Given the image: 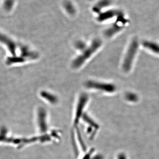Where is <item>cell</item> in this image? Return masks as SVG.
I'll use <instances>...</instances> for the list:
<instances>
[{"label":"cell","mask_w":159,"mask_h":159,"mask_svg":"<svg viewBox=\"0 0 159 159\" xmlns=\"http://www.w3.org/2000/svg\"><path fill=\"white\" fill-rule=\"evenodd\" d=\"M0 43L6 47L9 55L6 59L7 65L18 64L30 60H35L39 54L28 46L19 43L14 39L0 32Z\"/></svg>","instance_id":"6da1fadb"},{"label":"cell","mask_w":159,"mask_h":159,"mask_svg":"<svg viewBox=\"0 0 159 159\" xmlns=\"http://www.w3.org/2000/svg\"><path fill=\"white\" fill-rule=\"evenodd\" d=\"M138 39L134 38L131 41L123 59L122 68L125 73H128L132 68L134 60L138 54L139 48Z\"/></svg>","instance_id":"7a4b0ae2"},{"label":"cell","mask_w":159,"mask_h":159,"mask_svg":"<svg viewBox=\"0 0 159 159\" xmlns=\"http://www.w3.org/2000/svg\"><path fill=\"white\" fill-rule=\"evenodd\" d=\"M102 42L99 39L93 41L90 45L83 51L82 54L77 57L72 63V66L74 69L79 68L94 54L101 47Z\"/></svg>","instance_id":"3957f363"},{"label":"cell","mask_w":159,"mask_h":159,"mask_svg":"<svg viewBox=\"0 0 159 159\" xmlns=\"http://www.w3.org/2000/svg\"><path fill=\"white\" fill-rule=\"evenodd\" d=\"M85 86L89 89H95L108 93H113L117 89L116 86L113 84L89 80L86 82Z\"/></svg>","instance_id":"277c9868"},{"label":"cell","mask_w":159,"mask_h":159,"mask_svg":"<svg viewBox=\"0 0 159 159\" xmlns=\"http://www.w3.org/2000/svg\"><path fill=\"white\" fill-rule=\"evenodd\" d=\"M142 47L149 52L159 56V43L153 41L145 40L142 41Z\"/></svg>","instance_id":"5b68a950"},{"label":"cell","mask_w":159,"mask_h":159,"mask_svg":"<svg viewBox=\"0 0 159 159\" xmlns=\"http://www.w3.org/2000/svg\"><path fill=\"white\" fill-rule=\"evenodd\" d=\"M38 124L39 125L40 130L42 132H44L47 130V121H46V111L44 109L40 108L38 111Z\"/></svg>","instance_id":"8992f818"},{"label":"cell","mask_w":159,"mask_h":159,"mask_svg":"<svg viewBox=\"0 0 159 159\" xmlns=\"http://www.w3.org/2000/svg\"><path fill=\"white\" fill-rule=\"evenodd\" d=\"M123 29L122 26H119L118 24H115L111 27L110 29L105 31V35L107 37L110 38L113 36L114 34H116L119 31H121Z\"/></svg>","instance_id":"52a82bcc"},{"label":"cell","mask_w":159,"mask_h":159,"mask_svg":"<svg viewBox=\"0 0 159 159\" xmlns=\"http://www.w3.org/2000/svg\"><path fill=\"white\" fill-rule=\"evenodd\" d=\"M41 96L52 104H55L58 101L57 97L47 91H42Z\"/></svg>","instance_id":"ba28073f"},{"label":"cell","mask_w":159,"mask_h":159,"mask_svg":"<svg viewBox=\"0 0 159 159\" xmlns=\"http://www.w3.org/2000/svg\"><path fill=\"white\" fill-rule=\"evenodd\" d=\"M117 14H119V13L116 11H108V12H106L104 14L100 16L99 17V20H105L111 18V17H114L115 16L117 15Z\"/></svg>","instance_id":"9c48e42d"},{"label":"cell","mask_w":159,"mask_h":159,"mask_svg":"<svg viewBox=\"0 0 159 159\" xmlns=\"http://www.w3.org/2000/svg\"><path fill=\"white\" fill-rule=\"evenodd\" d=\"M125 99L129 102H136L139 99L138 95L133 92H129L125 95Z\"/></svg>","instance_id":"30bf717a"},{"label":"cell","mask_w":159,"mask_h":159,"mask_svg":"<svg viewBox=\"0 0 159 159\" xmlns=\"http://www.w3.org/2000/svg\"><path fill=\"white\" fill-rule=\"evenodd\" d=\"M75 46H76V48L77 49L80 50V51L82 50V51H83L84 50H85L87 48L86 44L85 43L82 41H79L77 42Z\"/></svg>","instance_id":"8fae6325"},{"label":"cell","mask_w":159,"mask_h":159,"mask_svg":"<svg viewBox=\"0 0 159 159\" xmlns=\"http://www.w3.org/2000/svg\"><path fill=\"white\" fill-rule=\"evenodd\" d=\"M13 1L12 0H6L5 3V8L7 10L11 9L13 5Z\"/></svg>","instance_id":"7c38bea8"}]
</instances>
